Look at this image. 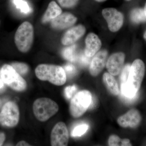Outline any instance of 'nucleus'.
Here are the masks:
<instances>
[{
  "label": "nucleus",
  "instance_id": "obj_22",
  "mask_svg": "<svg viewBox=\"0 0 146 146\" xmlns=\"http://www.w3.org/2000/svg\"><path fill=\"white\" fill-rule=\"evenodd\" d=\"M61 7L65 8H71L77 5L80 0H57Z\"/></svg>",
  "mask_w": 146,
  "mask_h": 146
},
{
  "label": "nucleus",
  "instance_id": "obj_14",
  "mask_svg": "<svg viewBox=\"0 0 146 146\" xmlns=\"http://www.w3.org/2000/svg\"><path fill=\"white\" fill-rule=\"evenodd\" d=\"M108 54L106 50H102L95 55L89 67V72L91 75L96 76L102 71L106 63Z\"/></svg>",
  "mask_w": 146,
  "mask_h": 146
},
{
  "label": "nucleus",
  "instance_id": "obj_15",
  "mask_svg": "<svg viewBox=\"0 0 146 146\" xmlns=\"http://www.w3.org/2000/svg\"><path fill=\"white\" fill-rule=\"evenodd\" d=\"M84 53L87 57L91 58L95 56L101 48L102 42L98 36L95 33H89L85 39Z\"/></svg>",
  "mask_w": 146,
  "mask_h": 146
},
{
  "label": "nucleus",
  "instance_id": "obj_36",
  "mask_svg": "<svg viewBox=\"0 0 146 146\" xmlns=\"http://www.w3.org/2000/svg\"><path fill=\"white\" fill-rule=\"evenodd\" d=\"M0 25H1V21H0Z\"/></svg>",
  "mask_w": 146,
  "mask_h": 146
},
{
  "label": "nucleus",
  "instance_id": "obj_19",
  "mask_svg": "<svg viewBox=\"0 0 146 146\" xmlns=\"http://www.w3.org/2000/svg\"><path fill=\"white\" fill-rule=\"evenodd\" d=\"M75 50V45H73L66 48L63 52V57L66 60L71 62H74L76 59Z\"/></svg>",
  "mask_w": 146,
  "mask_h": 146
},
{
  "label": "nucleus",
  "instance_id": "obj_29",
  "mask_svg": "<svg viewBox=\"0 0 146 146\" xmlns=\"http://www.w3.org/2000/svg\"><path fill=\"white\" fill-rule=\"evenodd\" d=\"M17 146H31L27 142L25 141H21L18 142L16 145Z\"/></svg>",
  "mask_w": 146,
  "mask_h": 146
},
{
  "label": "nucleus",
  "instance_id": "obj_21",
  "mask_svg": "<svg viewBox=\"0 0 146 146\" xmlns=\"http://www.w3.org/2000/svg\"><path fill=\"white\" fill-rule=\"evenodd\" d=\"M11 65L20 75L25 74L28 72V66L25 63H12Z\"/></svg>",
  "mask_w": 146,
  "mask_h": 146
},
{
  "label": "nucleus",
  "instance_id": "obj_35",
  "mask_svg": "<svg viewBox=\"0 0 146 146\" xmlns=\"http://www.w3.org/2000/svg\"><path fill=\"white\" fill-rule=\"evenodd\" d=\"M126 1H131V0H126Z\"/></svg>",
  "mask_w": 146,
  "mask_h": 146
},
{
  "label": "nucleus",
  "instance_id": "obj_26",
  "mask_svg": "<svg viewBox=\"0 0 146 146\" xmlns=\"http://www.w3.org/2000/svg\"><path fill=\"white\" fill-rule=\"evenodd\" d=\"M64 70L65 73L69 76H72L74 75L76 72V68L74 65L70 64H68L64 67Z\"/></svg>",
  "mask_w": 146,
  "mask_h": 146
},
{
  "label": "nucleus",
  "instance_id": "obj_27",
  "mask_svg": "<svg viewBox=\"0 0 146 146\" xmlns=\"http://www.w3.org/2000/svg\"><path fill=\"white\" fill-rule=\"evenodd\" d=\"M80 63L83 65H87L90 63V60H91V58L87 57L85 54H82L80 57Z\"/></svg>",
  "mask_w": 146,
  "mask_h": 146
},
{
  "label": "nucleus",
  "instance_id": "obj_20",
  "mask_svg": "<svg viewBox=\"0 0 146 146\" xmlns=\"http://www.w3.org/2000/svg\"><path fill=\"white\" fill-rule=\"evenodd\" d=\"M88 129L89 125L86 124L79 125L74 128L71 135L73 137H80L86 133Z\"/></svg>",
  "mask_w": 146,
  "mask_h": 146
},
{
  "label": "nucleus",
  "instance_id": "obj_23",
  "mask_svg": "<svg viewBox=\"0 0 146 146\" xmlns=\"http://www.w3.org/2000/svg\"><path fill=\"white\" fill-rule=\"evenodd\" d=\"M130 67L131 65L130 64H126L123 68L120 77L121 83H125L127 81L129 75Z\"/></svg>",
  "mask_w": 146,
  "mask_h": 146
},
{
  "label": "nucleus",
  "instance_id": "obj_32",
  "mask_svg": "<svg viewBox=\"0 0 146 146\" xmlns=\"http://www.w3.org/2000/svg\"><path fill=\"white\" fill-rule=\"evenodd\" d=\"M143 38L146 41V31H145L143 35Z\"/></svg>",
  "mask_w": 146,
  "mask_h": 146
},
{
  "label": "nucleus",
  "instance_id": "obj_12",
  "mask_svg": "<svg viewBox=\"0 0 146 146\" xmlns=\"http://www.w3.org/2000/svg\"><path fill=\"white\" fill-rule=\"evenodd\" d=\"M86 31L85 27L81 25L71 28L63 35L61 40V43L64 46L72 45L85 34Z\"/></svg>",
  "mask_w": 146,
  "mask_h": 146
},
{
  "label": "nucleus",
  "instance_id": "obj_1",
  "mask_svg": "<svg viewBox=\"0 0 146 146\" xmlns=\"http://www.w3.org/2000/svg\"><path fill=\"white\" fill-rule=\"evenodd\" d=\"M36 77L42 81H48L54 85L61 86L66 81L64 69L59 65L42 64L35 70Z\"/></svg>",
  "mask_w": 146,
  "mask_h": 146
},
{
  "label": "nucleus",
  "instance_id": "obj_7",
  "mask_svg": "<svg viewBox=\"0 0 146 146\" xmlns=\"http://www.w3.org/2000/svg\"><path fill=\"white\" fill-rule=\"evenodd\" d=\"M20 111L18 105L13 102L5 104L0 112V124L4 126L13 127L18 124Z\"/></svg>",
  "mask_w": 146,
  "mask_h": 146
},
{
  "label": "nucleus",
  "instance_id": "obj_28",
  "mask_svg": "<svg viewBox=\"0 0 146 146\" xmlns=\"http://www.w3.org/2000/svg\"><path fill=\"white\" fill-rule=\"evenodd\" d=\"M5 134L3 132H1L0 133V146L3 145L4 142L5 141Z\"/></svg>",
  "mask_w": 146,
  "mask_h": 146
},
{
  "label": "nucleus",
  "instance_id": "obj_9",
  "mask_svg": "<svg viewBox=\"0 0 146 146\" xmlns=\"http://www.w3.org/2000/svg\"><path fill=\"white\" fill-rule=\"evenodd\" d=\"M69 137L66 125L62 122L58 123L53 128L51 133V145L52 146H67Z\"/></svg>",
  "mask_w": 146,
  "mask_h": 146
},
{
  "label": "nucleus",
  "instance_id": "obj_33",
  "mask_svg": "<svg viewBox=\"0 0 146 146\" xmlns=\"http://www.w3.org/2000/svg\"><path fill=\"white\" fill-rule=\"evenodd\" d=\"M144 11H145V14L146 16V2L145 3V7H144Z\"/></svg>",
  "mask_w": 146,
  "mask_h": 146
},
{
  "label": "nucleus",
  "instance_id": "obj_31",
  "mask_svg": "<svg viewBox=\"0 0 146 146\" xmlns=\"http://www.w3.org/2000/svg\"><path fill=\"white\" fill-rule=\"evenodd\" d=\"M95 1L98 2H103L107 0H95Z\"/></svg>",
  "mask_w": 146,
  "mask_h": 146
},
{
  "label": "nucleus",
  "instance_id": "obj_11",
  "mask_svg": "<svg viewBox=\"0 0 146 146\" xmlns=\"http://www.w3.org/2000/svg\"><path fill=\"white\" fill-rule=\"evenodd\" d=\"M125 55L123 52H116L110 56L106 62V68L112 76L119 74L123 69Z\"/></svg>",
  "mask_w": 146,
  "mask_h": 146
},
{
  "label": "nucleus",
  "instance_id": "obj_16",
  "mask_svg": "<svg viewBox=\"0 0 146 146\" xmlns=\"http://www.w3.org/2000/svg\"><path fill=\"white\" fill-rule=\"evenodd\" d=\"M62 13V9L57 3L52 1L49 4L44 14L42 19V23H46L50 22L52 19L56 18Z\"/></svg>",
  "mask_w": 146,
  "mask_h": 146
},
{
  "label": "nucleus",
  "instance_id": "obj_24",
  "mask_svg": "<svg viewBox=\"0 0 146 146\" xmlns=\"http://www.w3.org/2000/svg\"><path fill=\"white\" fill-rule=\"evenodd\" d=\"M122 141L117 135H112L110 137L108 144L111 146H122Z\"/></svg>",
  "mask_w": 146,
  "mask_h": 146
},
{
  "label": "nucleus",
  "instance_id": "obj_13",
  "mask_svg": "<svg viewBox=\"0 0 146 146\" xmlns=\"http://www.w3.org/2000/svg\"><path fill=\"white\" fill-rule=\"evenodd\" d=\"M141 120L140 112L137 110L133 109L118 118L117 123L123 127L135 128L139 125Z\"/></svg>",
  "mask_w": 146,
  "mask_h": 146
},
{
  "label": "nucleus",
  "instance_id": "obj_2",
  "mask_svg": "<svg viewBox=\"0 0 146 146\" xmlns=\"http://www.w3.org/2000/svg\"><path fill=\"white\" fill-rule=\"evenodd\" d=\"M33 26L28 21L21 24L16 31L14 42L18 49L21 52L27 53L30 50L34 41Z\"/></svg>",
  "mask_w": 146,
  "mask_h": 146
},
{
  "label": "nucleus",
  "instance_id": "obj_30",
  "mask_svg": "<svg viewBox=\"0 0 146 146\" xmlns=\"http://www.w3.org/2000/svg\"><path fill=\"white\" fill-rule=\"evenodd\" d=\"M4 82L1 79H0V93L2 92L5 90Z\"/></svg>",
  "mask_w": 146,
  "mask_h": 146
},
{
  "label": "nucleus",
  "instance_id": "obj_25",
  "mask_svg": "<svg viewBox=\"0 0 146 146\" xmlns=\"http://www.w3.org/2000/svg\"><path fill=\"white\" fill-rule=\"evenodd\" d=\"M77 90V88L75 85L66 87L64 91V94L66 98L68 99H71L72 97L73 94H74Z\"/></svg>",
  "mask_w": 146,
  "mask_h": 146
},
{
  "label": "nucleus",
  "instance_id": "obj_6",
  "mask_svg": "<svg viewBox=\"0 0 146 146\" xmlns=\"http://www.w3.org/2000/svg\"><path fill=\"white\" fill-rule=\"evenodd\" d=\"M92 101V95L89 91L83 90L74 96L71 101L70 111L74 117H79L83 115L90 106Z\"/></svg>",
  "mask_w": 146,
  "mask_h": 146
},
{
  "label": "nucleus",
  "instance_id": "obj_17",
  "mask_svg": "<svg viewBox=\"0 0 146 146\" xmlns=\"http://www.w3.org/2000/svg\"><path fill=\"white\" fill-rule=\"evenodd\" d=\"M103 80L106 88L112 95H119V89L118 84L112 75L108 73H104L103 76Z\"/></svg>",
  "mask_w": 146,
  "mask_h": 146
},
{
  "label": "nucleus",
  "instance_id": "obj_5",
  "mask_svg": "<svg viewBox=\"0 0 146 146\" xmlns=\"http://www.w3.org/2000/svg\"><path fill=\"white\" fill-rule=\"evenodd\" d=\"M1 79L13 90L23 91L26 89V82L11 65H3L0 71Z\"/></svg>",
  "mask_w": 146,
  "mask_h": 146
},
{
  "label": "nucleus",
  "instance_id": "obj_34",
  "mask_svg": "<svg viewBox=\"0 0 146 146\" xmlns=\"http://www.w3.org/2000/svg\"><path fill=\"white\" fill-rule=\"evenodd\" d=\"M2 106V102L1 101V100H0V108H1V107Z\"/></svg>",
  "mask_w": 146,
  "mask_h": 146
},
{
  "label": "nucleus",
  "instance_id": "obj_10",
  "mask_svg": "<svg viewBox=\"0 0 146 146\" xmlns=\"http://www.w3.org/2000/svg\"><path fill=\"white\" fill-rule=\"evenodd\" d=\"M77 21V18L72 13H62L50 21V25L55 30H63L72 26Z\"/></svg>",
  "mask_w": 146,
  "mask_h": 146
},
{
  "label": "nucleus",
  "instance_id": "obj_3",
  "mask_svg": "<svg viewBox=\"0 0 146 146\" xmlns=\"http://www.w3.org/2000/svg\"><path fill=\"white\" fill-rule=\"evenodd\" d=\"M145 74V65L141 59H136L131 65L127 81L123 83L125 89L131 94H138Z\"/></svg>",
  "mask_w": 146,
  "mask_h": 146
},
{
  "label": "nucleus",
  "instance_id": "obj_8",
  "mask_svg": "<svg viewBox=\"0 0 146 146\" xmlns=\"http://www.w3.org/2000/svg\"><path fill=\"white\" fill-rule=\"evenodd\" d=\"M102 14L107 22L110 31L116 32L122 27L124 22L123 15L116 9H104L102 11Z\"/></svg>",
  "mask_w": 146,
  "mask_h": 146
},
{
  "label": "nucleus",
  "instance_id": "obj_18",
  "mask_svg": "<svg viewBox=\"0 0 146 146\" xmlns=\"http://www.w3.org/2000/svg\"><path fill=\"white\" fill-rule=\"evenodd\" d=\"M130 18L131 21L135 24H140L146 22V16L143 9H133L131 11Z\"/></svg>",
  "mask_w": 146,
  "mask_h": 146
},
{
  "label": "nucleus",
  "instance_id": "obj_4",
  "mask_svg": "<svg viewBox=\"0 0 146 146\" xmlns=\"http://www.w3.org/2000/svg\"><path fill=\"white\" fill-rule=\"evenodd\" d=\"M59 109L58 105L52 100L46 98L37 99L33 104L35 116L39 121L45 122L55 115Z\"/></svg>",
  "mask_w": 146,
  "mask_h": 146
}]
</instances>
